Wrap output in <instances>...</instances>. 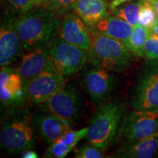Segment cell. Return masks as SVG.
<instances>
[{"label":"cell","mask_w":158,"mask_h":158,"mask_svg":"<svg viewBox=\"0 0 158 158\" xmlns=\"http://www.w3.org/2000/svg\"><path fill=\"white\" fill-rule=\"evenodd\" d=\"M157 23L158 18L152 5L148 0H142L138 23L152 30Z\"/></svg>","instance_id":"44dd1931"},{"label":"cell","mask_w":158,"mask_h":158,"mask_svg":"<svg viewBox=\"0 0 158 158\" xmlns=\"http://www.w3.org/2000/svg\"><path fill=\"white\" fill-rule=\"evenodd\" d=\"M142 4V0L136 2H125L118 6L116 8L112 9L114 15L120 18L129 23L132 27H135L138 24L140 10Z\"/></svg>","instance_id":"ffe728a7"},{"label":"cell","mask_w":158,"mask_h":158,"mask_svg":"<svg viewBox=\"0 0 158 158\" xmlns=\"http://www.w3.org/2000/svg\"><path fill=\"white\" fill-rule=\"evenodd\" d=\"M57 36L69 43L89 51L92 43V33L88 26L76 13L65 15L61 21Z\"/></svg>","instance_id":"30bf717a"},{"label":"cell","mask_w":158,"mask_h":158,"mask_svg":"<svg viewBox=\"0 0 158 158\" xmlns=\"http://www.w3.org/2000/svg\"><path fill=\"white\" fill-rule=\"evenodd\" d=\"M33 7L13 21L22 48L27 51L39 47L49 48L61 24L56 13L44 7Z\"/></svg>","instance_id":"6da1fadb"},{"label":"cell","mask_w":158,"mask_h":158,"mask_svg":"<svg viewBox=\"0 0 158 158\" xmlns=\"http://www.w3.org/2000/svg\"><path fill=\"white\" fill-rule=\"evenodd\" d=\"M92 43L88 51V60L94 67L111 72H122L131 64V51L118 40L91 31Z\"/></svg>","instance_id":"7a4b0ae2"},{"label":"cell","mask_w":158,"mask_h":158,"mask_svg":"<svg viewBox=\"0 0 158 158\" xmlns=\"http://www.w3.org/2000/svg\"><path fill=\"white\" fill-rule=\"evenodd\" d=\"M48 48L39 47L28 51L21 57L17 68L18 73L26 84L40 73L46 68L48 59Z\"/></svg>","instance_id":"9a60e30c"},{"label":"cell","mask_w":158,"mask_h":158,"mask_svg":"<svg viewBox=\"0 0 158 158\" xmlns=\"http://www.w3.org/2000/svg\"><path fill=\"white\" fill-rule=\"evenodd\" d=\"M92 30L104 36L118 40L125 45L131 36L133 27L120 18L107 15L96 23Z\"/></svg>","instance_id":"2e32d148"},{"label":"cell","mask_w":158,"mask_h":158,"mask_svg":"<svg viewBox=\"0 0 158 158\" xmlns=\"http://www.w3.org/2000/svg\"><path fill=\"white\" fill-rule=\"evenodd\" d=\"M24 84L17 70L9 66L2 68L0 73V99L5 106H17L24 101Z\"/></svg>","instance_id":"7c38bea8"},{"label":"cell","mask_w":158,"mask_h":158,"mask_svg":"<svg viewBox=\"0 0 158 158\" xmlns=\"http://www.w3.org/2000/svg\"><path fill=\"white\" fill-rule=\"evenodd\" d=\"M22 157L23 158H37L38 157L37 154L35 152L32 151V150L27 149L26 151L23 152L22 153Z\"/></svg>","instance_id":"83f0119b"},{"label":"cell","mask_w":158,"mask_h":158,"mask_svg":"<svg viewBox=\"0 0 158 158\" xmlns=\"http://www.w3.org/2000/svg\"><path fill=\"white\" fill-rule=\"evenodd\" d=\"M15 10L24 13L33 7L30 0H6Z\"/></svg>","instance_id":"4316f807"},{"label":"cell","mask_w":158,"mask_h":158,"mask_svg":"<svg viewBox=\"0 0 158 158\" xmlns=\"http://www.w3.org/2000/svg\"><path fill=\"white\" fill-rule=\"evenodd\" d=\"M0 141L2 147L10 152H23L34 146L35 136L32 129L27 122L13 121L3 125Z\"/></svg>","instance_id":"9c48e42d"},{"label":"cell","mask_w":158,"mask_h":158,"mask_svg":"<svg viewBox=\"0 0 158 158\" xmlns=\"http://www.w3.org/2000/svg\"><path fill=\"white\" fill-rule=\"evenodd\" d=\"M88 60V51L55 37L48 48V64L65 78L73 76Z\"/></svg>","instance_id":"277c9868"},{"label":"cell","mask_w":158,"mask_h":158,"mask_svg":"<svg viewBox=\"0 0 158 158\" xmlns=\"http://www.w3.org/2000/svg\"><path fill=\"white\" fill-rule=\"evenodd\" d=\"M76 1V0H45L43 7L57 15H61L68 13L70 9H73Z\"/></svg>","instance_id":"7402d4cb"},{"label":"cell","mask_w":158,"mask_h":158,"mask_svg":"<svg viewBox=\"0 0 158 158\" xmlns=\"http://www.w3.org/2000/svg\"><path fill=\"white\" fill-rule=\"evenodd\" d=\"M151 31L152 33H153V34H155L158 36V23L153 27Z\"/></svg>","instance_id":"1f68e13d"},{"label":"cell","mask_w":158,"mask_h":158,"mask_svg":"<svg viewBox=\"0 0 158 158\" xmlns=\"http://www.w3.org/2000/svg\"><path fill=\"white\" fill-rule=\"evenodd\" d=\"M131 104L135 110H158V59H150L142 68Z\"/></svg>","instance_id":"5b68a950"},{"label":"cell","mask_w":158,"mask_h":158,"mask_svg":"<svg viewBox=\"0 0 158 158\" xmlns=\"http://www.w3.org/2000/svg\"><path fill=\"white\" fill-rule=\"evenodd\" d=\"M34 123L40 135L49 145L72 127L70 122L48 111L35 114Z\"/></svg>","instance_id":"4fadbf2b"},{"label":"cell","mask_w":158,"mask_h":158,"mask_svg":"<svg viewBox=\"0 0 158 158\" xmlns=\"http://www.w3.org/2000/svg\"><path fill=\"white\" fill-rule=\"evenodd\" d=\"M45 110L59 117L70 122L76 121L81 109L78 94L72 89L64 87L56 92L44 102Z\"/></svg>","instance_id":"8fae6325"},{"label":"cell","mask_w":158,"mask_h":158,"mask_svg":"<svg viewBox=\"0 0 158 158\" xmlns=\"http://www.w3.org/2000/svg\"><path fill=\"white\" fill-rule=\"evenodd\" d=\"M33 7H43L45 0H30Z\"/></svg>","instance_id":"f546056e"},{"label":"cell","mask_w":158,"mask_h":158,"mask_svg":"<svg viewBox=\"0 0 158 158\" xmlns=\"http://www.w3.org/2000/svg\"><path fill=\"white\" fill-rule=\"evenodd\" d=\"M73 149L65 144L59 138L56 140L54 143L50 144V147L48 148L45 152V157L53 158H64L73 151Z\"/></svg>","instance_id":"cb8c5ba5"},{"label":"cell","mask_w":158,"mask_h":158,"mask_svg":"<svg viewBox=\"0 0 158 158\" xmlns=\"http://www.w3.org/2000/svg\"><path fill=\"white\" fill-rule=\"evenodd\" d=\"M101 149L91 145L81 146L77 149L76 151V156L77 158H102L104 157Z\"/></svg>","instance_id":"d4e9b609"},{"label":"cell","mask_w":158,"mask_h":158,"mask_svg":"<svg viewBox=\"0 0 158 158\" xmlns=\"http://www.w3.org/2000/svg\"><path fill=\"white\" fill-rule=\"evenodd\" d=\"M107 1H108V0H107ZM111 1H112V0H111Z\"/></svg>","instance_id":"d6a6232c"},{"label":"cell","mask_w":158,"mask_h":158,"mask_svg":"<svg viewBox=\"0 0 158 158\" xmlns=\"http://www.w3.org/2000/svg\"><path fill=\"white\" fill-rule=\"evenodd\" d=\"M123 110L121 102L112 101L97 110L88 127L86 138L90 144L101 149L110 145L118 130Z\"/></svg>","instance_id":"3957f363"},{"label":"cell","mask_w":158,"mask_h":158,"mask_svg":"<svg viewBox=\"0 0 158 158\" xmlns=\"http://www.w3.org/2000/svg\"><path fill=\"white\" fill-rule=\"evenodd\" d=\"M88 133V127L82 128L78 130H69L62 134L59 138L65 144L74 149L78 143L83 138L86 137Z\"/></svg>","instance_id":"603a6c76"},{"label":"cell","mask_w":158,"mask_h":158,"mask_svg":"<svg viewBox=\"0 0 158 158\" xmlns=\"http://www.w3.org/2000/svg\"><path fill=\"white\" fill-rule=\"evenodd\" d=\"M107 0H76L73 10L89 27H94L107 15Z\"/></svg>","instance_id":"e0dca14e"},{"label":"cell","mask_w":158,"mask_h":158,"mask_svg":"<svg viewBox=\"0 0 158 158\" xmlns=\"http://www.w3.org/2000/svg\"><path fill=\"white\" fill-rule=\"evenodd\" d=\"M158 132V110H135L124 118L121 133L127 141L134 142Z\"/></svg>","instance_id":"52a82bcc"},{"label":"cell","mask_w":158,"mask_h":158,"mask_svg":"<svg viewBox=\"0 0 158 158\" xmlns=\"http://www.w3.org/2000/svg\"><path fill=\"white\" fill-rule=\"evenodd\" d=\"M116 83V78L111 71L95 67L85 73L81 84L93 101L100 103L110 96Z\"/></svg>","instance_id":"ba28073f"},{"label":"cell","mask_w":158,"mask_h":158,"mask_svg":"<svg viewBox=\"0 0 158 158\" xmlns=\"http://www.w3.org/2000/svg\"><path fill=\"white\" fill-rule=\"evenodd\" d=\"M65 77L47 64L40 73L24 84L26 98L35 103H44L64 87Z\"/></svg>","instance_id":"8992f818"},{"label":"cell","mask_w":158,"mask_h":158,"mask_svg":"<svg viewBox=\"0 0 158 158\" xmlns=\"http://www.w3.org/2000/svg\"><path fill=\"white\" fill-rule=\"evenodd\" d=\"M129 1H130V0H112L111 2H110V5H109V7L110 10L114 9V8H116V7H117L118 6L122 5V4L125 3V2H129Z\"/></svg>","instance_id":"f1b7e54d"},{"label":"cell","mask_w":158,"mask_h":158,"mask_svg":"<svg viewBox=\"0 0 158 158\" xmlns=\"http://www.w3.org/2000/svg\"><path fill=\"white\" fill-rule=\"evenodd\" d=\"M21 40L14 26V23L2 25L0 30V65L1 68L10 66L19 58L21 48Z\"/></svg>","instance_id":"5bb4252c"},{"label":"cell","mask_w":158,"mask_h":158,"mask_svg":"<svg viewBox=\"0 0 158 158\" xmlns=\"http://www.w3.org/2000/svg\"><path fill=\"white\" fill-rule=\"evenodd\" d=\"M144 56L149 59H158V36L152 33L144 46Z\"/></svg>","instance_id":"484cf974"},{"label":"cell","mask_w":158,"mask_h":158,"mask_svg":"<svg viewBox=\"0 0 158 158\" xmlns=\"http://www.w3.org/2000/svg\"><path fill=\"white\" fill-rule=\"evenodd\" d=\"M151 34L150 29L138 23L133 27L131 36L125 43L126 47L137 56H143L145 43Z\"/></svg>","instance_id":"d6986e66"},{"label":"cell","mask_w":158,"mask_h":158,"mask_svg":"<svg viewBox=\"0 0 158 158\" xmlns=\"http://www.w3.org/2000/svg\"><path fill=\"white\" fill-rule=\"evenodd\" d=\"M158 151V132L149 137L130 142L116 153V157L123 158H151Z\"/></svg>","instance_id":"ac0fdd59"},{"label":"cell","mask_w":158,"mask_h":158,"mask_svg":"<svg viewBox=\"0 0 158 158\" xmlns=\"http://www.w3.org/2000/svg\"><path fill=\"white\" fill-rule=\"evenodd\" d=\"M148 1H149V2L152 5L154 9H155L156 13H157V15L158 18V0H148Z\"/></svg>","instance_id":"4dcf8cb0"}]
</instances>
